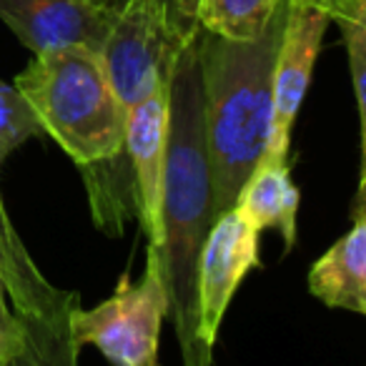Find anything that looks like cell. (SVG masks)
Listing matches in <instances>:
<instances>
[{
  "label": "cell",
  "instance_id": "1",
  "mask_svg": "<svg viewBox=\"0 0 366 366\" xmlns=\"http://www.w3.org/2000/svg\"><path fill=\"white\" fill-rule=\"evenodd\" d=\"M168 146L163 166L158 239L148 244L161 261L168 289V319L181 346L183 366H214L196 334V264L206 241L211 209V173L201 126V81L196 38L176 58L168 81Z\"/></svg>",
  "mask_w": 366,
  "mask_h": 366
},
{
  "label": "cell",
  "instance_id": "2",
  "mask_svg": "<svg viewBox=\"0 0 366 366\" xmlns=\"http://www.w3.org/2000/svg\"><path fill=\"white\" fill-rule=\"evenodd\" d=\"M286 0L256 41H226L199 31L201 126L211 173V209H234L246 178L264 161L274 113V63Z\"/></svg>",
  "mask_w": 366,
  "mask_h": 366
},
{
  "label": "cell",
  "instance_id": "3",
  "mask_svg": "<svg viewBox=\"0 0 366 366\" xmlns=\"http://www.w3.org/2000/svg\"><path fill=\"white\" fill-rule=\"evenodd\" d=\"M41 131L81 171L123 158L128 108L113 91L101 53L68 46L36 53L16 78Z\"/></svg>",
  "mask_w": 366,
  "mask_h": 366
},
{
  "label": "cell",
  "instance_id": "4",
  "mask_svg": "<svg viewBox=\"0 0 366 366\" xmlns=\"http://www.w3.org/2000/svg\"><path fill=\"white\" fill-rule=\"evenodd\" d=\"M0 276L21 321V344L8 366H78L81 349L71 336V314L81 306L76 291L53 286L28 254L0 199Z\"/></svg>",
  "mask_w": 366,
  "mask_h": 366
},
{
  "label": "cell",
  "instance_id": "5",
  "mask_svg": "<svg viewBox=\"0 0 366 366\" xmlns=\"http://www.w3.org/2000/svg\"><path fill=\"white\" fill-rule=\"evenodd\" d=\"M168 311L161 261L148 249L146 271L136 284L123 276L111 299L93 309H73L71 336L78 349L96 346L113 366H158V339Z\"/></svg>",
  "mask_w": 366,
  "mask_h": 366
},
{
  "label": "cell",
  "instance_id": "6",
  "mask_svg": "<svg viewBox=\"0 0 366 366\" xmlns=\"http://www.w3.org/2000/svg\"><path fill=\"white\" fill-rule=\"evenodd\" d=\"M183 48L148 0H126L101 51L111 86L123 106L131 108L158 83L168 81Z\"/></svg>",
  "mask_w": 366,
  "mask_h": 366
},
{
  "label": "cell",
  "instance_id": "7",
  "mask_svg": "<svg viewBox=\"0 0 366 366\" xmlns=\"http://www.w3.org/2000/svg\"><path fill=\"white\" fill-rule=\"evenodd\" d=\"M254 269H259V231L236 209L216 216L196 264V334L209 354L231 299Z\"/></svg>",
  "mask_w": 366,
  "mask_h": 366
},
{
  "label": "cell",
  "instance_id": "8",
  "mask_svg": "<svg viewBox=\"0 0 366 366\" xmlns=\"http://www.w3.org/2000/svg\"><path fill=\"white\" fill-rule=\"evenodd\" d=\"M331 16L306 0H286V23L274 63V113L264 161H286L291 128L309 91Z\"/></svg>",
  "mask_w": 366,
  "mask_h": 366
},
{
  "label": "cell",
  "instance_id": "9",
  "mask_svg": "<svg viewBox=\"0 0 366 366\" xmlns=\"http://www.w3.org/2000/svg\"><path fill=\"white\" fill-rule=\"evenodd\" d=\"M126 0H0V21L33 53L88 48L101 53Z\"/></svg>",
  "mask_w": 366,
  "mask_h": 366
},
{
  "label": "cell",
  "instance_id": "10",
  "mask_svg": "<svg viewBox=\"0 0 366 366\" xmlns=\"http://www.w3.org/2000/svg\"><path fill=\"white\" fill-rule=\"evenodd\" d=\"M173 73V71H171ZM171 81V78H168ZM168 81L158 83L148 96L128 108L126 121V156L131 171V189L136 214L148 244L158 239V204H161L163 166H166L168 146Z\"/></svg>",
  "mask_w": 366,
  "mask_h": 366
},
{
  "label": "cell",
  "instance_id": "11",
  "mask_svg": "<svg viewBox=\"0 0 366 366\" xmlns=\"http://www.w3.org/2000/svg\"><path fill=\"white\" fill-rule=\"evenodd\" d=\"M311 296L329 309H346L366 314V206H364V171L359 178V194L354 201L351 229L311 266Z\"/></svg>",
  "mask_w": 366,
  "mask_h": 366
},
{
  "label": "cell",
  "instance_id": "12",
  "mask_svg": "<svg viewBox=\"0 0 366 366\" xmlns=\"http://www.w3.org/2000/svg\"><path fill=\"white\" fill-rule=\"evenodd\" d=\"M299 186L291 178L289 158L286 161H261L246 178L239 191L234 209L254 226L256 231H279L286 251L296 244V216H299Z\"/></svg>",
  "mask_w": 366,
  "mask_h": 366
},
{
  "label": "cell",
  "instance_id": "13",
  "mask_svg": "<svg viewBox=\"0 0 366 366\" xmlns=\"http://www.w3.org/2000/svg\"><path fill=\"white\" fill-rule=\"evenodd\" d=\"M284 0H199V28L226 41H256Z\"/></svg>",
  "mask_w": 366,
  "mask_h": 366
},
{
  "label": "cell",
  "instance_id": "14",
  "mask_svg": "<svg viewBox=\"0 0 366 366\" xmlns=\"http://www.w3.org/2000/svg\"><path fill=\"white\" fill-rule=\"evenodd\" d=\"M346 46V61L351 71V86H354L356 113H359L361 131H364V108H366V0H359L341 16H334Z\"/></svg>",
  "mask_w": 366,
  "mask_h": 366
},
{
  "label": "cell",
  "instance_id": "15",
  "mask_svg": "<svg viewBox=\"0 0 366 366\" xmlns=\"http://www.w3.org/2000/svg\"><path fill=\"white\" fill-rule=\"evenodd\" d=\"M41 123L16 86L0 81V168L28 138L41 136Z\"/></svg>",
  "mask_w": 366,
  "mask_h": 366
},
{
  "label": "cell",
  "instance_id": "16",
  "mask_svg": "<svg viewBox=\"0 0 366 366\" xmlns=\"http://www.w3.org/2000/svg\"><path fill=\"white\" fill-rule=\"evenodd\" d=\"M148 6L183 46L199 36V0H148Z\"/></svg>",
  "mask_w": 366,
  "mask_h": 366
},
{
  "label": "cell",
  "instance_id": "17",
  "mask_svg": "<svg viewBox=\"0 0 366 366\" xmlns=\"http://www.w3.org/2000/svg\"><path fill=\"white\" fill-rule=\"evenodd\" d=\"M21 321H18L16 311H13L11 301L6 294V284L0 276V366H8V361L13 359L18 344H21Z\"/></svg>",
  "mask_w": 366,
  "mask_h": 366
},
{
  "label": "cell",
  "instance_id": "18",
  "mask_svg": "<svg viewBox=\"0 0 366 366\" xmlns=\"http://www.w3.org/2000/svg\"><path fill=\"white\" fill-rule=\"evenodd\" d=\"M306 3H314V6L324 8V11L329 13L331 18H334V16H341V13H346L349 8H354L359 0H306Z\"/></svg>",
  "mask_w": 366,
  "mask_h": 366
}]
</instances>
